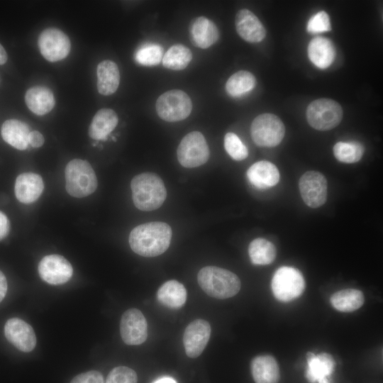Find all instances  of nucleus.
Returning a JSON list of instances; mask_svg holds the SVG:
<instances>
[{
	"mask_svg": "<svg viewBox=\"0 0 383 383\" xmlns=\"http://www.w3.org/2000/svg\"><path fill=\"white\" fill-rule=\"evenodd\" d=\"M172 229L164 222L154 221L135 227L129 235L133 252L143 257H156L165 252L170 245Z\"/></svg>",
	"mask_w": 383,
	"mask_h": 383,
	"instance_id": "nucleus-1",
	"label": "nucleus"
},
{
	"mask_svg": "<svg viewBox=\"0 0 383 383\" xmlns=\"http://www.w3.org/2000/svg\"><path fill=\"white\" fill-rule=\"evenodd\" d=\"M132 198L136 208L150 211L160 208L167 197V190L162 179L152 172L135 176L131 182Z\"/></svg>",
	"mask_w": 383,
	"mask_h": 383,
	"instance_id": "nucleus-2",
	"label": "nucleus"
},
{
	"mask_svg": "<svg viewBox=\"0 0 383 383\" xmlns=\"http://www.w3.org/2000/svg\"><path fill=\"white\" fill-rule=\"evenodd\" d=\"M197 281L206 294L218 299L235 296L241 287L240 280L235 274L216 266L201 268L198 273Z\"/></svg>",
	"mask_w": 383,
	"mask_h": 383,
	"instance_id": "nucleus-3",
	"label": "nucleus"
},
{
	"mask_svg": "<svg viewBox=\"0 0 383 383\" xmlns=\"http://www.w3.org/2000/svg\"><path fill=\"white\" fill-rule=\"evenodd\" d=\"M65 188L72 196L82 198L94 192L98 182L91 165L86 160L74 159L66 165Z\"/></svg>",
	"mask_w": 383,
	"mask_h": 383,
	"instance_id": "nucleus-4",
	"label": "nucleus"
},
{
	"mask_svg": "<svg viewBox=\"0 0 383 383\" xmlns=\"http://www.w3.org/2000/svg\"><path fill=\"white\" fill-rule=\"evenodd\" d=\"M274 297L282 302L291 301L301 295L305 289V280L296 268L288 266L279 267L271 282Z\"/></svg>",
	"mask_w": 383,
	"mask_h": 383,
	"instance_id": "nucleus-5",
	"label": "nucleus"
},
{
	"mask_svg": "<svg viewBox=\"0 0 383 383\" xmlns=\"http://www.w3.org/2000/svg\"><path fill=\"white\" fill-rule=\"evenodd\" d=\"M155 107L160 118L167 122H177L189 116L192 110V103L190 97L184 91L172 89L157 98Z\"/></svg>",
	"mask_w": 383,
	"mask_h": 383,
	"instance_id": "nucleus-6",
	"label": "nucleus"
},
{
	"mask_svg": "<svg viewBox=\"0 0 383 383\" xmlns=\"http://www.w3.org/2000/svg\"><path fill=\"white\" fill-rule=\"evenodd\" d=\"M342 118V107L338 102L330 99L314 100L306 109L308 123L318 131H328L335 128Z\"/></svg>",
	"mask_w": 383,
	"mask_h": 383,
	"instance_id": "nucleus-7",
	"label": "nucleus"
},
{
	"mask_svg": "<svg viewBox=\"0 0 383 383\" xmlns=\"http://www.w3.org/2000/svg\"><path fill=\"white\" fill-rule=\"evenodd\" d=\"M285 128L281 119L272 113H262L252 122L250 134L253 142L260 147H274L284 138Z\"/></svg>",
	"mask_w": 383,
	"mask_h": 383,
	"instance_id": "nucleus-8",
	"label": "nucleus"
},
{
	"mask_svg": "<svg viewBox=\"0 0 383 383\" xmlns=\"http://www.w3.org/2000/svg\"><path fill=\"white\" fill-rule=\"evenodd\" d=\"M177 155L179 162L184 167L205 164L209 158V148L204 135L199 131L187 134L177 148Z\"/></svg>",
	"mask_w": 383,
	"mask_h": 383,
	"instance_id": "nucleus-9",
	"label": "nucleus"
},
{
	"mask_svg": "<svg viewBox=\"0 0 383 383\" xmlns=\"http://www.w3.org/2000/svg\"><path fill=\"white\" fill-rule=\"evenodd\" d=\"M38 45L41 55L49 62H57L70 53L71 43L68 36L61 30L49 28L39 35Z\"/></svg>",
	"mask_w": 383,
	"mask_h": 383,
	"instance_id": "nucleus-10",
	"label": "nucleus"
},
{
	"mask_svg": "<svg viewBox=\"0 0 383 383\" xmlns=\"http://www.w3.org/2000/svg\"><path fill=\"white\" fill-rule=\"evenodd\" d=\"M299 188L304 203L311 208L323 205L327 199L328 183L325 176L319 172L308 171L300 178Z\"/></svg>",
	"mask_w": 383,
	"mask_h": 383,
	"instance_id": "nucleus-11",
	"label": "nucleus"
},
{
	"mask_svg": "<svg viewBox=\"0 0 383 383\" xmlns=\"http://www.w3.org/2000/svg\"><path fill=\"white\" fill-rule=\"evenodd\" d=\"M120 333L123 342L130 345H140L148 336L147 321L137 309L126 311L121 316Z\"/></svg>",
	"mask_w": 383,
	"mask_h": 383,
	"instance_id": "nucleus-12",
	"label": "nucleus"
},
{
	"mask_svg": "<svg viewBox=\"0 0 383 383\" xmlns=\"http://www.w3.org/2000/svg\"><path fill=\"white\" fill-rule=\"evenodd\" d=\"M38 269L41 279L53 285L66 283L73 273L70 262L64 257L56 254L45 256L40 261Z\"/></svg>",
	"mask_w": 383,
	"mask_h": 383,
	"instance_id": "nucleus-13",
	"label": "nucleus"
},
{
	"mask_svg": "<svg viewBox=\"0 0 383 383\" xmlns=\"http://www.w3.org/2000/svg\"><path fill=\"white\" fill-rule=\"evenodd\" d=\"M211 331L209 323L203 319H196L186 327L183 344L188 357L195 358L202 353L209 340Z\"/></svg>",
	"mask_w": 383,
	"mask_h": 383,
	"instance_id": "nucleus-14",
	"label": "nucleus"
},
{
	"mask_svg": "<svg viewBox=\"0 0 383 383\" xmlns=\"http://www.w3.org/2000/svg\"><path fill=\"white\" fill-rule=\"evenodd\" d=\"M4 334L6 339L22 352H30L36 345L33 328L18 318H11L6 321Z\"/></svg>",
	"mask_w": 383,
	"mask_h": 383,
	"instance_id": "nucleus-15",
	"label": "nucleus"
},
{
	"mask_svg": "<svg viewBox=\"0 0 383 383\" xmlns=\"http://www.w3.org/2000/svg\"><path fill=\"white\" fill-rule=\"evenodd\" d=\"M235 28L238 34L249 43H259L265 35L266 30L258 18L250 11L243 9L235 16Z\"/></svg>",
	"mask_w": 383,
	"mask_h": 383,
	"instance_id": "nucleus-16",
	"label": "nucleus"
},
{
	"mask_svg": "<svg viewBox=\"0 0 383 383\" xmlns=\"http://www.w3.org/2000/svg\"><path fill=\"white\" fill-rule=\"evenodd\" d=\"M189 30L192 44L202 49L209 48L219 38L218 29L216 24L204 16L193 19L190 23Z\"/></svg>",
	"mask_w": 383,
	"mask_h": 383,
	"instance_id": "nucleus-17",
	"label": "nucleus"
},
{
	"mask_svg": "<svg viewBox=\"0 0 383 383\" xmlns=\"http://www.w3.org/2000/svg\"><path fill=\"white\" fill-rule=\"evenodd\" d=\"M44 184L42 177L33 172L19 174L16 179L14 192L21 203L29 204L35 201L43 193Z\"/></svg>",
	"mask_w": 383,
	"mask_h": 383,
	"instance_id": "nucleus-18",
	"label": "nucleus"
},
{
	"mask_svg": "<svg viewBox=\"0 0 383 383\" xmlns=\"http://www.w3.org/2000/svg\"><path fill=\"white\" fill-rule=\"evenodd\" d=\"M306 360L305 377L311 383L327 379V377L330 376L334 371L335 360L331 354L327 353L315 355L311 352H308Z\"/></svg>",
	"mask_w": 383,
	"mask_h": 383,
	"instance_id": "nucleus-19",
	"label": "nucleus"
},
{
	"mask_svg": "<svg viewBox=\"0 0 383 383\" xmlns=\"http://www.w3.org/2000/svg\"><path fill=\"white\" fill-rule=\"evenodd\" d=\"M247 177L252 186L263 189L274 187L279 182V172L273 163L262 160L248 168Z\"/></svg>",
	"mask_w": 383,
	"mask_h": 383,
	"instance_id": "nucleus-20",
	"label": "nucleus"
},
{
	"mask_svg": "<svg viewBox=\"0 0 383 383\" xmlns=\"http://www.w3.org/2000/svg\"><path fill=\"white\" fill-rule=\"evenodd\" d=\"M250 370L255 383H277L279 379V365L271 355H259L253 358Z\"/></svg>",
	"mask_w": 383,
	"mask_h": 383,
	"instance_id": "nucleus-21",
	"label": "nucleus"
},
{
	"mask_svg": "<svg viewBox=\"0 0 383 383\" xmlns=\"http://www.w3.org/2000/svg\"><path fill=\"white\" fill-rule=\"evenodd\" d=\"M25 102L33 113L39 116L49 113L55 104L52 91L42 86L29 88L25 94Z\"/></svg>",
	"mask_w": 383,
	"mask_h": 383,
	"instance_id": "nucleus-22",
	"label": "nucleus"
},
{
	"mask_svg": "<svg viewBox=\"0 0 383 383\" xmlns=\"http://www.w3.org/2000/svg\"><path fill=\"white\" fill-rule=\"evenodd\" d=\"M118 122L116 113L111 109H101L94 116L89 127V135L96 140H105Z\"/></svg>",
	"mask_w": 383,
	"mask_h": 383,
	"instance_id": "nucleus-23",
	"label": "nucleus"
},
{
	"mask_svg": "<svg viewBox=\"0 0 383 383\" xmlns=\"http://www.w3.org/2000/svg\"><path fill=\"white\" fill-rule=\"evenodd\" d=\"M97 89L99 94L109 96L118 89L120 82V72L118 65L111 60L101 62L96 69Z\"/></svg>",
	"mask_w": 383,
	"mask_h": 383,
	"instance_id": "nucleus-24",
	"label": "nucleus"
},
{
	"mask_svg": "<svg viewBox=\"0 0 383 383\" xmlns=\"http://www.w3.org/2000/svg\"><path fill=\"white\" fill-rule=\"evenodd\" d=\"M307 51L311 62L320 69L328 68L335 57L333 44L323 37L313 38L308 45Z\"/></svg>",
	"mask_w": 383,
	"mask_h": 383,
	"instance_id": "nucleus-25",
	"label": "nucleus"
},
{
	"mask_svg": "<svg viewBox=\"0 0 383 383\" xmlns=\"http://www.w3.org/2000/svg\"><path fill=\"white\" fill-rule=\"evenodd\" d=\"M29 134L28 126L17 119L6 120L1 126V136L4 140L20 150L28 148Z\"/></svg>",
	"mask_w": 383,
	"mask_h": 383,
	"instance_id": "nucleus-26",
	"label": "nucleus"
},
{
	"mask_svg": "<svg viewBox=\"0 0 383 383\" xmlns=\"http://www.w3.org/2000/svg\"><path fill=\"white\" fill-rule=\"evenodd\" d=\"M187 290L179 282L172 279L162 284L157 292V299L170 309H179L186 302Z\"/></svg>",
	"mask_w": 383,
	"mask_h": 383,
	"instance_id": "nucleus-27",
	"label": "nucleus"
},
{
	"mask_svg": "<svg viewBox=\"0 0 383 383\" xmlns=\"http://www.w3.org/2000/svg\"><path fill=\"white\" fill-rule=\"evenodd\" d=\"M331 304L341 312H352L360 308L365 302L363 293L356 289H345L335 292L330 299Z\"/></svg>",
	"mask_w": 383,
	"mask_h": 383,
	"instance_id": "nucleus-28",
	"label": "nucleus"
},
{
	"mask_svg": "<svg viewBox=\"0 0 383 383\" xmlns=\"http://www.w3.org/2000/svg\"><path fill=\"white\" fill-rule=\"evenodd\" d=\"M248 254L252 264L266 265L272 263L277 255V250L273 243L267 239L257 238L249 245Z\"/></svg>",
	"mask_w": 383,
	"mask_h": 383,
	"instance_id": "nucleus-29",
	"label": "nucleus"
},
{
	"mask_svg": "<svg viewBox=\"0 0 383 383\" xmlns=\"http://www.w3.org/2000/svg\"><path fill=\"white\" fill-rule=\"evenodd\" d=\"M192 59L191 50L182 44H176L170 47L162 56V65L165 67L172 70L185 69Z\"/></svg>",
	"mask_w": 383,
	"mask_h": 383,
	"instance_id": "nucleus-30",
	"label": "nucleus"
},
{
	"mask_svg": "<svg viewBox=\"0 0 383 383\" xmlns=\"http://www.w3.org/2000/svg\"><path fill=\"white\" fill-rule=\"evenodd\" d=\"M255 84V77L251 72L240 70L228 78L226 84V90L232 96H240L250 91Z\"/></svg>",
	"mask_w": 383,
	"mask_h": 383,
	"instance_id": "nucleus-31",
	"label": "nucleus"
},
{
	"mask_svg": "<svg viewBox=\"0 0 383 383\" xmlns=\"http://www.w3.org/2000/svg\"><path fill=\"white\" fill-rule=\"evenodd\" d=\"M335 157L344 163L358 162L364 154V147L357 141L338 142L333 146Z\"/></svg>",
	"mask_w": 383,
	"mask_h": 383,
	"instance_id": "nucleus-32",
	"label": "nucleus"
},
{
	"mask_svg": "<svg viewBox=\"0 0 383 383\" xmlns=\"http://www.w3.org/2000/svg\"><path fill=\"white\" fill-rule=\"evenodd\" d=\"M135 58L142 65L155 66L162 60V49L159 45L149 44L140 48Z\"/></svg>",
	"mask_w": 383,
	"mask_h": 383,
	"instance_id": "nucleus-33",
	"label": "nucleus"
},
{
	"mask_svg": "<svg viewBox=\"0 0 383 383\" xmlns=\"http://www.w3.org/2000/svg\"><path fill=\"white\" fill-rule=\"evenodd\" d=\"M224 148L235 160L241 161L248 156V150L237 135L228 133L224 137Z\"/></svg>",
	"mask_w": 383,
	"mask_h": 383,
	"instance_id": "nucleus-34",
	"label": "nucleus"
},
{
	"mask_svg": "<svg viewBox=\"0 0 383 383\" xmlns=\"http://www.w3.org/2000/svg\"><path fill=\"white\" fill-rule=\"evenodd\" d=\"M137 374L133 370L120 366L109 372L105 383H137Z\"/></svg>",
	"mask_w": 383,
	"mask_h": 383,
	"instance_id": "nucleus-35",
	"label": "nucleus"
},
{
	"mask_svg": "<svg viewBox=\"0 0 383 383\" xmlns=\"http://www.w3.org/2000/svg\"><path fill=\"white\" fill-rule=\"evenodd\" d=\"M306 29L309 33L313 34L331 30L328 13L324 11H321L311 16L307 23Z\"/></svg>",
	"mask_w": 383,
	"mask_h": 383,
	"instance_id": "nucleus-36",
	"label": "nucleus"
},
{
	"mask_svg": "<svg viewBox=\"0 0 383 383\" xmlns=\"http://www.w3.org/2000/svg\"><path fill=\"white\" fill-rule=\"evenodd\" d=\"M70 383H104V382L99 372L91 370L77 375Z\"/></svg>",
	"mask_w": 383,
	"mask_h": 383,
	"instance_id": "nucleus-37",
	"label": "nucleus"
},
{
	"mask_svg": "<svg viewBox=\"0 0 383 383\" xmlns=\"http://www.w3.org/2000/svg\"><path fill=\"white\" fill-rule=\"evenodd\" d=\"M9 230V220L6 214L0 211V240H2L8 235Z\"/></svg>",
	"mask_w": 383,
	"mask_h": 383,
	"instance_id": "nucleus-38",
	"label": "nucleus"
},
{
	"mask_svg": "<svg viewBox=\"0 0 383 383\" xmlns=\"http://www.w3.org/2000/svg\"><path fill=\"white\" fill-rule=\"evenodd\" d=\"M44 143L43 135L38 131L30 132L28 137V144L33 148H40Z\"/></svg>",
	"mask_w": 383,
	"mask_h": 383,
	"instance_id": "nucleus-39",
	"label": "nucleus"
},
{
	"mask_svg": "<svg viewBox=\"0 0 383 383\" xmlns=\"http://www.w3.org/2000/svg\"><path fill=\"white\" fill-rule=\"evenodd\" d=\"M7 292V281L4 273L0 270V302L4 299Z\"/></svg>",
	"mask_w": 383,
	"mask_h": 383,
	"instance_id": "nucleus-40",
	"label": "nucleus"
},
{
	"mask_svg": "<svg viewBox=\"0 0 383 383\" xmlns=\"http://www.w3.org/2000/svg\"><path fill=\"white\" fill-rule=\"evenodd\" d=\"M8 59L7 53L4 47L0 43V65H4Z\"/></svg>",
	"mask_w": 383,
	"mask_h": 383,
	"instance_id": "nucleus-41",
	"label": "nucleus"
},
{
	"mask_svg": "<svg viewBox=\"0 0 383 383\" xmlns=\"http://www.w3.org/2000/svg\"><path fill=\"white\" fill-rule=\"evenodd\" d=\"M154 383H177L176 381L169 377H162L161 379H157Z\"/></svg>",
	"mask_w": 383,
	"mask_h": 383,
	"instance_id": "nucleus-42",
	"label": "nucleus"
},
{
	"mask_svg": "<svg viewBox=\"0 0 383 383\" xmlns=\"http://www.w3.org/2000/svg\"><path fill=\"white\" fill-rule=\"evenodd\" d=\"M318 383H329L328 379H324L323 380H321L319 382H318Z\"/></svg>",
	"mask_w": 383,
	"mask_h": 383,
	"instance_id": "nucleus-43",
	"label": "nucleus"
}]
</instances>
